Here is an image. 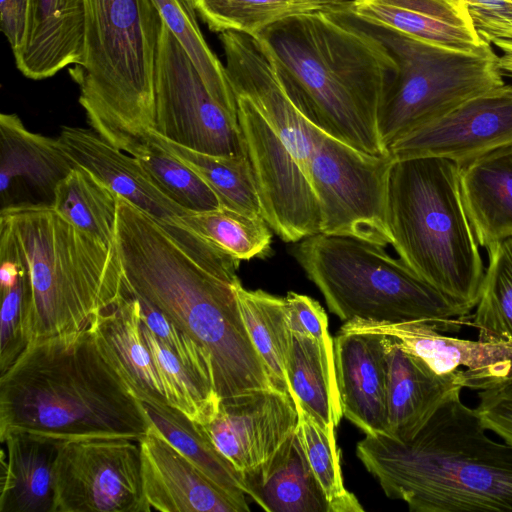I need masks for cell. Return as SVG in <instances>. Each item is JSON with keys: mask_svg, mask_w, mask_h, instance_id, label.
<instances>
[{"mask_svg": "<svg viewBox=\"0 0 512 512\" xmlns=\"http://www.w3.org/2000/svg\"><path fill=\"white\" fill-rule=\"evenodd\" d=\"M460 174L445 158L395 159L386 215L400 259L469 314L479 301L485 269L463 205Z\"/></svg>", "mask_w": 512, "mask_h": 512, "instance_id": "7", "label": "cell"}, {"mask_svg": "<svg viewBox=\"0 0 512 512\" xmlns=\"http://www.w3.org/2000/svg\"><path fill=\"white\" fill-rule=\"evenodd\" d=\"M163 22L186 51L211 95L232 115L238 117L237 100L225 66L207 44L196 14L181 0H153Z\"/></svg>", "mask_w": 512, "mask_h": 512, "instance_id": "35", "label": "cell"}, {"mask_svg": "<svg viewBox=\"0 0 512 512\" xmlns=\"http://www.w3.org/2000/svg\"><path fill=\"white\" fill-rule=\"evenodd\" d=\"M344 332L386 335L438 374L464 368V388L485 390L512 379V341L466 340L445 336L425 322H344Z\"/></svg>", "mask_w": 512, "mask_h": 512, "instance_id": "16", "label": "cell"}, {"mask_svg": "<svg viewBox=\"0 0 512 512\" xmlns=\"http://www.w3.org/2000/svg\"><path fill=\"white\" fill-rule=\"evenodd\" d=\"M100 346L133 394L147 404H169L153 356L146 344L140 302L127 288L90 323Z\"/></svg>", "mask_w": 512, "mask_h": 512, "instance_id": "25", "label": "cell"}, {"mask_svg": "<svg viewBox=\"0 0 512 512\" xmlns=\"http://www.w3.org/2000/svg\"><path fill=\"white\" fill-rule=\"evenodd\" d=\"M475 408L483 425L512 446V379L478 392Z\"/></svg>", "mask_w": 512, "mask_h": 512, "instance_id": "42", "label": "cell"}, {"mask_svg": "<svg viewBox=\"0 0 512 512\" xmlns=\"http://www.w3.org/2000/svg\"><path fill=\"white\" fill-rule=\"evenodd\" d=\"M456 391L401 442L366 435L356 455L387 497L413 512L512 511V446L486 434Z\"/></svg>", "mask_w": 512, "mask_h": 512, "instance_id": "3", "label": "cell"}, {"mask_svg": "<svg viewBox=\"0 0 512 512\" xmlns=\"http://www.w3.org/2000/svg\"><path fill=\"white\" fill-rule=\"evenodd\" d=\"M136 158L157 188L188 213L221 208L217 195L206 181L151 134Z\"/></svg>", "mask_w": 512, "mask_h": 512, "instance_id": "36", "label": "cell"}, {"mask_svg": "<svg viewBox=\"0 0 512 512\" xmlns=\"http://www.w3.org/2000/svg\"><path fill=\"white\" fill-rule=\"evenodd\" d=\"M154 96L156 134L204 154L248 156L238 117L211 95L164 22L156 52Z\"/></svg>", "mask_w": 512, "mask_h": 512, "instance_id": "11", "label": "cell"}, {"mask_svg": "<svg viewBox=\"0 0 512 512\" xmlns=\"http://www.w3.org/2000/svg\"><path fill=\"white\" fill-rule=\"evenodd\" d=\"M383 336L387 364L385 434L406 442L448 397L464 388L463 370L438 374L404 351L392 338Z\"/></svg>", "mask_w": 512, "mask_h": 512, "instance_id": "21", "label": "cell"}, {"mask_svg": "<svg viewBox=\"0 0 512 512\" xmlns=\"http://www.w3.org/2000/svg\"><path fill=\"white\" fill-rule=\"evenodd\" d=\"M294 403L298 411L296 433L329 512H362L364 508L343 482L335 430Z\"/></svg>", "mask_w": 512, "mask_h": 512, "instance_id": "34", "label": "cell"}, {"mask_svg": "<svg viewBox=\"0 0 512 512\" xmlns=\"http://www.w3.org/2000/svg\"><path fill=\"white\" fill-rule=\"evenodd\" d=\"M287 380L294 402L334 429L342 417L334 342L324 343L291 332Z\"/></svg>", "mask_w": 512, "mask_h": 512, "instance_id": "28", "label": "cell"}, {"mask_svg": "<svg viewBox=\"0 0 512 512\" xmlns=\"http://www.w3.org/2000/svg\"><path fill=\"white\" fill-rule=\"evenodd\" d=\"M150 419L90 326L71 337L30 344L0 376V437L25 430L62 440H140Z\"/></svg>", "mask_w": 512, "mask_h": 512, "instance_id": "4", "label": "cell"}, {"mask_svg": "<svg viewBox=\"0 0 512 512\" xmlns=\"http://www.w3.org/2000/svg\"><path fill=\"white\" fill-rule=\"evenodd\" d=\"M76 166L58 138L29 131L16 114L0 115L1 209L53 205L58 184Z\"/></svg>", "mask_w": 512, "mask_h": 512, "instance_id": "17", "label": "cell"}, {"mask_svg": "<svg viewBox=\"0 0 512 512\" xmlns=\"http://www.w3.org/2000/svg\"><path fill=\"white\" fill-rule=\"evenodd\" d=\"M286 91L315 127L362 152L389 155L377 115L397 64L354 14L312 12L261 30Z\"/></svg>", "mask_w": 512, "mask_h": 512, "instance_id": "2", "label": "cell"}, {"mask_svg": "<svg viewBox=\"0 0 512 512\" xmlns=\"http://www.w3.org/2000/svg\"><path fill=\"white\" fill-rule=\"evenodd\" d=\"M181 1L191 13L196 14V11H195V8L193 5V0H181Z\"/></svg>", "mask_w": 512, "mask_h": 512, "instance_id": "47", "label": "cell"}, {"mask_svg": "<svg viewBox=\"0 0 512 512\" xmlns=\"http://www.w3.org/2000/svg\"><path fill=\"white\" fill-rule=\"evenodd\" d=\"M350 12L369 24L453 51L474 53L486 43L467 0H353Z\"/></svg>", "mask_w": 512, "mask_h": 512, "instance_id": "23", "label": "cell"}, {"mask_svg": "<svg viewBox=\"0 0 512 512\" xmlns=\"http://www.w3.org/2000/svg\"><path fill=\"white\" fill-rule=\"evenodd\" d=\"M353 0H193L196 13L213 32L257 35L285 18L312 12L350 11Z\"/></svg>", "mask_w": 512, "mask_h": 512, "instance_id": "31", "label": "cell"}, {"mask_svg": "<svg viewBox=\"0 0 512 512\" xmlns=\"http://www.w3.org/2000/svg\"><path fill=\"white\" fill-rule=\"evenodd\" d=\"M297 423L291 395L266 388L221 400L216 416L202 425L216 448L244 475L268 462Z\"/></svg>", "mask_w": 512, "mask_h": 512, "instance_id": "15", "label": "cell"}, {"mask_svg": "<svg viewBox=\"0 0 512 512\" xmlns=\"http://www.w3.org/2000/svg\"><path fill=\"white\" fill-rule=\"evenodd\" d=\"M491 45L498 50V64L503 76L512 78V39H497Z\"/></svg>", "mask_w": 512, "mask_h": 512, "instance_id": "46", "label": "cell"}, {"mask_svg": "<svg viewBox=\"0 0 512 512\" xmlns=\"http://www.w3.org/2000/svg\"><path fill=\"white\" fill-rule=\"evenodd\" d=\"M1 443L0 512H52L53 470L62 439L11 430Z\"/></svg>", "mask_w": 512, "mask_h": 512, "instance_id": "24", "label": "cell"}, {"mask_svg": "<svg viewBox=\"0 0 512 512\" xmlns=\"http://www.w3.org/2000/svg\"><path fill=\"white\" fill-rule=\"evenodd\" d=\"M236 100L263 219L285 242L320 233V207L310 176L253 102L244 95Z\"/></svg>", "mask_w": 512, "mask_h": 512, "instance_id": "13", "label": "cell"}, {"mask_svg": "<svg viewBox=\"0 0 512 512\" xmlns=\"http://www.w3.org/2000/svg\"><path fill=\"white\" fill-rule=\"evenodd\" d=\"M52 206L76 227L114 245L118 196L90 171L77 165L58 184Z\"/></svg>", "mask_w": 512, "mask_h": 512, "instance_id": "33", "label": "cell"}, {"mask_svg": "<svg viewBox=\"0 0 512 512\" xmlns=\"http://www.w3.org/2000/svg\"><path fill=\"white\" fill-rule=\"evenodd\" d=\"M114 243L128 292L210 356L221 400L274 388L240 314L237 274L198 261L158 221L119 196Z\"/></svg>", "mask_w": 512, "mask_h": 512, "instance_id": "1", "label": "cell"}, {"mask_svg": "<svg viewBox=\"0 0 512 512\" xmlns=\"http://www.w3.org/2000/svg\"><path fill=\"white\" fill-rule=\"evenodd\" d=\"M85 47L69 70L100 137L137 156L155 127L154 76L163 23L153 0H84Z\"/></svg>", "mask_w": 512, "mask_h": 512, "instance_id": "6", "label": "cell"}, {"mask_svg": "<svg viewBox=\"0 0 512 512\" xmlns=\"http://www.w3.org/2000/svg\"><path fill=\"white\" fill-rule=\"evenodd\" d=\"M151 136L206 181L217 195L221 207L263 218L258 186L248 156L204 154L173 143L155 132Z\"/></svg>", "mask_w": 512, "mask_h": 512, "instance_id": "32", "label": "cell"}, {"mask_svg": "<svg viewBox=\"0 0 512 512\" xmlns=\"http://www.w3.org/2000/svg\"><path fill=\"white\" fill-rule=\"evenodd\" d=\"M52 512H149L138 440L86 436L61 440Z\"/></svg>", "mask_w": 512, "mask_h": 512, "instance_id": "12", "label": "cell"}, {"mask_svg": "<svg viewBox=\"0 0 512 512\" xmlns=\"http://www.w3.org/2000/svg\"><path fill=\"white\" fill-rule=\"evenodd\" d=\"M27 263L23 326L28 345L71 337L126 292L114 245L81 230L52 205L1 209Z\"/></svg>", "mask_w": 512, "mask_h": 512, "instance_id": "5", "label": "cell"}, {"mask_svg": "<svg viewBox=\"0 0 512 512\" xmlns=\"http://www.w3.org/2000/svg\"><path fill=\"white\" fill-rule=\"evenodd\" d=\"M360 21L385 44L397 64L377 115L379 138L387 151L408 133L506 83L490 43L464 53Z\"/></svg>", "mask_w": 512, "mask_h": 512, "instance_id": "9", "label": "cell"}, {"mask_svg": "<svg viewBox=\"0 0 512 512\" xmlns=\"http://www.w3.org/2000/svg\"><path fill=\"white\" fill-rule=\"evenodd\" d=\"M292 254L343 322H425L441 330L468 315L378 244L320 232L296 242Z\"/></svg>", "mask_w": 512, "mask_h": 512, "instance_id": "8", "label": "cell"}, {"mask_svg": "<svg viewBox=\"0 0 512 512\" xmlns=\"http://www.w3.org/2000/svg\"><path fill=\"white\" fill-rule=\"evenodd\" d=\"M391 154L371 155L314 131L310 176L321 213V231L392 245L387 224Z\"/></svg>", "mask_w": 512, "mask_h": 512, "instance_id": "10", "label": "cell"}, {"mask_svg": "<svg viewBox=\"0 0 512 512\" xmlns=\"http://www.w3.org/2000/svg\"><path fill=\"white\" fill-rule=\"evenodd\" d=\"M482 41L512 39V0H467Z\"/></svg>", "mask_w": 512, "mask_h": 512, "instance_id": "44", "label": "cell"}, {"mask_svg": "<svg viewBox=\"0 0 512 512\" xmlns=\"http://www.w3.org/2000/svg\"><path fill=\"white\" fill-rule=\"evenodd\" d=\"M512 150V85L484 92L452 112L398 139L394 159L440 157L461 169Z\"/></svg>", "mask_w": 512, "mask_h": 512, "instance_id": "14", "label": "cell"}, {"mask_svg": "<svg viewBox=\"0 0 512 512\" xmlns=\"http://www.w3.org/2000/svg\"><path fill=\"white\" fill-rule=\"evenodd\" d=\"M27 287L26 262L0 277V376L10 369L28 346L23 326V303Z\"/></svg>", "mask_w": 512, "mask_h": 512, "instance_id": "40", "label": "cell"}, {"mask_svg": "<svg viewBox=\"0 0 512 512\" xmlns=\"http://www.w3.org/2000/svg\"><path fill=\"white\" fill-rule=\"evenodd\" d=\"M289 329L293 333L303 334L324 343H333L328 330V317L313 298L296 292L285 296Z\"/></svg>", "mask_w": 512, "mask_h": 512, "instance_id": "43", "label": "cell"}, {"mask_svg": "<svg viewBox=\"0 0 512 512\" xmlns=\"http://www.w3.org/2000/svg\"><path fill=\"white\" fill-rule=\"evenodd\" d=\"M26 0H0L1 31L12 52L18 47L25 26Z\"/></svg>", "mask_w": 512, "mask_h": 512, "instance_id": "45", "label": "cell"}, {"mask_svg": "<svg viewBox=\"0 0 512 512\" xmlns=\"http://www.w3.org/2000/svg\"><path fill=\"white\" fill-rule=\"evenodd\" d=\"M143 403L150 421L163 436L240 508L248 512L243 475L216 448L202 424L170 404Z\"/></svg>", "mask_w": 512, "mask_h": 512, "instance_id": "29", "label": "cell"}, {"mask_svg": "<svg viewBox=\"0 0 512 512\" xmlns=\"http://www.w3.org/2000/svg\"><path fill=\"white\" fill-rule=\"evenodd\" d=\"M151 422V421H150ZM145 498L162 512H241L151 422L139 440Z\"/></svg>", "mask_w": 512, "mask_h": 512, "instance_id": "18", "label": "cell"}, {"mask_svg": "<svg viewBox=\"0 0 512 512\" xmlns=\"http://www.w3.org/2000/svg\"><path fill=\"white\" fill-rule=\"evenodd\" d=\"M141 329L169 404L195 422H210L221 402L217 390L197 378L142 321Z\"/></svg>", "mask_w": 512, "mask_h": 512, "instance_id": "38", "label": "cell"}, {"mask_svg": "<svg viewBox=\"0 0 512 512\" xmlns=\"http://www.w3.org/2000/svg\"><path fill=\"white\" fill-rule=\"evenodd\" d=\"M460 189L480 247L488 251L512 237V150L461 169Z\"/></svg>", "mask_w": 512, "mask_h": 512, "instance_id": "26", "label": "cell"}, {"mask_svg": "<svg viewBox=\"0 0 512 512\" xmlns=\"http://www.w3.org/2000/svg\"><path fill=\"white\" fill-rule=\"evenodd\" d=\"M183 223L239 260L266 257L271 249V228L262 217L227 208L186 213Z\"/></svg>", "mask_w": 512, "mask_h": 512, "instance_id": "37", "label": "cell"}, {"mask_svg": "<svg viewBox=\"0 0 512 512\" xmlns=\"http://www.w3.org/2000/svg\"><path fill=\"white\" fill-rule=\"evenodd\" d=\"M250 496L269 512H329L296 430L271 459L243 475Z\"/></svg>", "mask_w": 512, "mask_h": 512, "instance_id": "27", "label": "cell"}, {"mask_svg": "<svg viewBox=\"0 0 512 512\" xmlns=\"http://www.w3.org/2000/svg\"><path fill=\"white\" fill-rule=\"evenodd\" d=\"M233 290L247 333L267 367L273 387L290 394L287 360L291 331L285 297L248 290L240 280L233 284Z\"/></svg>", "mask_w": 512, "mask_h": 512, "instance_id": "30", "label": "cell"}, {"mask_svg": "<svg viewBox=\"0 0 512 512\" xmlns=\"http://www.w3.org/2000/svg\"><path fill=\"white\" fill-rule=\"evenodd\" d=\"M343 416L366 435L386 433L387 364L384 336L344 332L334 338Z\"/></svg>", "mask_w": 512, "mask_h": 512, "instance_id": "22", "label": "cell"}, {"mask_svg": "<svg viewBox=\"0 0 512 512\" xmlns=\"http://www.w3.org/2000/svg\"><path fill=\"white\" fill-rule=\"evenodd\" d=\"M84 47V0H26L24 31L13 51L25 77L43 80L80 65Z\"/></svg>", "mask_w": 512, "mask_h": 512, "instance_id": "20", "label": "cell"}, {"mask_svg": "<svg viewBox=\"0 0 512 512\" xmlns=\"http://www.w3.org/2000/svg\"><path fill=\"white\" fill-rule=\"evenodd\" d=\"M57 138L76 165L90 171L117 196L163 226L184 224L181 216L188 212L157 188L136 157L113 146L94 130L64 126Z\"/></svg>", "mask_w": 512, "mask_h": 512, "instance_id": "19", "label": "cell"}, {"mask_svg": "<svg viewBox=\"0 0 512 512\" xmlns=\"http://www.w3.org/2000/svg\"><path fill=\"white\" fill-rule=\"evenodd\" d=\"M139 302L141 321L197 378L216 389L210 356L162 313L141 300Z\"/></svg>", "mask_w": 512, "mask_h": 512, "instance_id": "41", "label": "cell"}, {"mask_svg": "<svg viewBox=\"0 0 512 512\" xmlns=\"http://www.w3.org/2000/svg\"><path fill=\"white\" fill-rule=\"evenodd\" d=\"M488 255L472 324L480 341H512V237L496 244Z\"/></svg>", "mask_w": 512, "mask_h": 512, "instance_id": "39", "label": "cell"}]
</instances>
